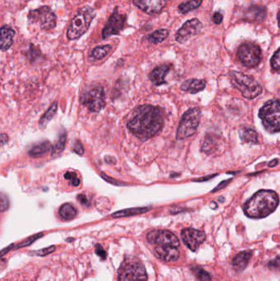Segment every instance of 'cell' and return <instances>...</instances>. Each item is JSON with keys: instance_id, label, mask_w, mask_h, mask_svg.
<instances>
[{"instance_id": "1", "label": "cell", "mask_w": 280, "mask_h": 281, "mask_svg": "<svg viewBox=\"0 0 280 281\" xmlns=\"http://www.w3.org/2000/svg\"><path fill=\"white\" fill-rule=\"evenodd\" d=\"M164 126V114L161 109L153 105H141L133 111L128 122V128L133 135L146 141L157 135Z\"/></svg>"}, {"instance_id": "2", "label": "cell", "mask_w": 280, "mask_h": 281, "mask_svg": "<svg viewBox=\"0 0 280 281\" xmlns=\"http://www.w3.org/2000/svg\"><path fill=\"white\" fill-rule=\"evenodd\" d=\"M279 203L278 196L272 190H261L244 205V212L249 218L261 219L274 212Z\"/></svg>"}, {"instance_id": "3", "label": "cell", "mask_w": 280, "mask_h": 281, "mask_svg": "<svg viewBox=\"0 0 280 281\" xmlns=\"http://www.w3.org/2000/svg\"><path fill=\"white\" fill-rule=\"evenodd\" d=\"M95 17L96 12L91 7L84 6L80 9L68 28V39L73 41L82 37L90 27V23L94 20Z\"/></svg>"}, {"instance_id": "4", "label": "cell", "mask_w": 280, "mask_h": 281, "mask_svg": "<svg viewBox=\"0 0 280 281\" xmlns=\"http://www.w3.org/2000/svg\"><path fill=\"white\" fill-rule=\"evenodd\" d=\"M118 281H147L145 266L133 256L124 258L118 272Z\"/></svg>"}, {"instance_id": "5", "label": "cell", "mask_w": 280, "mask_h": 281, "mask_svg": "<svg viewBox=\"0 0 280 281\" xmlns=\"http://www.w3.org/2000/svg\"><path fill=\"white\" fill-rule=\"evenodd\" d=\"M230 79L233 86L239 90L245 98L254 99L262 92L260 84L251 76L233 71L230 73Z\"/></svg>"}, {"instance_id": "6", "label": "cell", "mask_w": 280, "mask_h": 281, "mask_svg": "<svg viewBox=\"0 0 280 281\" xmlns=\"http://www.w3.org/2000/svg\"><path fill=\"white\" fill-rule=\"evenodd\" d=\"M259 117L269 133L280 132V101H268L259 111Z\"/></svg>"}, {"instance_id": "7", "label": "cell", "mask_w": 280, "mask_h": 281, "mask_svg": "<svg viewBox=\"0 0 280 281\" xmlns=\"http://www.w3.org/2000/svg\"><path fill=\"white\" fill-rule=\"evenodd\" d=\"M201 110L199 108H192L182 115L176 138L178 140H183L194 135L200 124Z\"/></svg>"}, {"instance_id": "8", "label": "cell", "mask_w": 280, "mask_h": 281, "mask_svg": "<svg viewBox=\"0 0 280 281\" xmlns=\"http://www.w3.org/2000/svg\"><path fill=\"white\" fill-rule=\"evenodd\" d=\"M27 17L30 23H38L41 30H50L56 26V15L48 6H42L39 9L30 10Z\"/></svg>"}, {"instance_id": "9", "label": "cell", "mask_w": 280, "mask_h": 281, "mask_svg": "<svg viewBox=\"0 0 280 281\" xmlns=\"http://www.w3.org/2000/svg\"><path fill=\"white\" fill-rule=\"evenodd\" d=\"M81 102L92 112L101 111L105 106V94L101 86H94L85 90L81 96Z\"/></svg>"}, {"instance_id": "10", "label": "cell", "mask_w": 280, "mask_h": 281, "mask_svg": "<svg viewBox=\"0 0 280 281\" xmlns=\"http://www.w3.org/2000/svg\"><path fill=\"white\" fill-rule=\"evenodd\" d=\"M237 57L242 65L248 68H255L261 60V48L251 42L242 44L237 50Z\"/></svg>"}, {"instance_id": "11", "label": "cell", "mask_w": 280, "mask_h": 281, "mask_svg": "<svg viewBox=\"0 0 280 281\" xmlns=\"http://www.w3.org/2000/svg\"><path fill=\"white\" fill-rule=\"evenodd\" d=\"M147 239L152 244L163 247H179L180 243L175 234L169 230H154L147 234Z\"/></svg>"}, {"instance_id": "12", "label": "cell", "mask_w": 280, "mask_h": 281, "mask_svg": "<svg viewBox=\"0 0 280 281\" xmlns=\"http://www.w3.org/2000/svg\"><path fill=\"white\" fill-rule=\"evenodd\" d=\"M126 21V15L120 14L116 9L111 17H109V21L105 25V28L103 29V39H107L111 36L120 34V33L123 30Z\"/></svg>"}, {"instance_id": "13", "label": "cell", "mask_w": 280, "mask_h": 281, "mask_svg": "<svg viewBox=\"0 0 280 281\" xmlns=\"http://www.w3.org/2000/svg\"><path fill=\"white\" fill-rule=\"evenodd\" d=\"M202 23L197 18H193L182 25V27L177 32L175 35L176 41L178 43L183 44L189 41L191 37L201 33Z\"/></svg>"}, {"instance_id": "14", "label": "cell", "mask_w": 280, "mask_h": 281, "mask_svg": "<svg viewBox=\"0 0 280 281\" xmlns=\"http://www.w3.org/2000/svg\"><path fill=\"white\" fill-rule=\"evenodd\" d=\"M182 238L184 243L192 251H196L200 245L205 240V234L201 230L194 229H184L182 231Z\"/></svg>"}, {"instance_id": "15", "label": "cell", "mask_w": 280, "mask_h": 281, "mask_svg": "<svg viewBox=\"0 0 280 281\" xmlns=\"http://www.w3.org/2000/svg\"><path fill=\"white\" fill-rule=\"evenodd\" d=\"M134 5L149 15L158 14L167 5V0H133Z\"/></svg>"}, {"instance_id": "16", "label": "cell", "mask_w": 280, "mask_h": 281, "mask_svg": "<svg viewBox=\"0 0 280 281\" xmlns=\"http://www.w3.org/2000/svg\"><path fill=\"white\" fill-rule=\"evenodd\" d=\"M154 252L157 258H160L163 262H175L179 258V251L178 247L157 246L154 248Z\"/></svg>"}, {"instance_id": "17", "label": "cell", "mask_w": 280, "mask_h": 281, "mask_svg": "<svg viewBox=\"0 0 280 281\" xmlns=\"http://www.w3.org/2000/svg\"><path fill=\"white\" fill-rule=\"evenodd\" d=\"M266 17V9L262 6L253 5L244 13V19L249 22H262Z\"/></svg>"}, {"instance_id": "18", "label": "cell", "mask_w": 280, "mask_h": 281, "mask_svg": "<svg viewBox=\"0 0 280 281\" xmlns=\"http://www.w3.org/2000/svg\"><path fill=\"white\" fill-rule=\"evenodd\" d=\"M0 35H1V50L2 51H7L11 48L13 44V37L15 36V30L9 26H2L0 30Z\"/></svg>"}, {"instance_id": "19", "label": "cell", "mask_w": 280, "mask_h": 281, "mask_svg": "<svg viewBox=\"0 0 280 281\" xmlns=\"http://www.w3.org/2000/svg\"><path fill=\"white\" fill-rule=\"evenodd\" d=\"M169 69H170V67L165 65H161V66L155 68L149 76V78L152 83L155 86H161L162 84L165 83V77L169 73Z\"/></svg>"}, {"instance_id": "20", "label": "cell", "mask_w": 280, "mask_h": 281, "mask_svg": "<svg viewBox=\"0 0 280 281\" xmlns=\"http://www.w3.org/2000/svg\"><path fill=\"white\" fill-rule=\"evenodd\" d=\"M205 85L206 83L204 80L189 79L186 80L182 84L181 89L186 92L196 94V93L204 90Z\"/></svg>"}, {"instance_id": "21", "label": "cell", "mask_w": 280, "mask_h": 281, "mask_svg": "<svg viewBox=\"0 0 280 281\" xmlns=\"http://www.w3.org/2000/svg\"><path fill=\"white\" fill-rule=\"evenodd\" d=\"M52 149H53L52 144L48 141H45V142L33 145L30 150H28V154L33 157H41V155L49 152Z\"/></svg>"}, {"instance_id": "22", "label": "cell", "mask_w": 280, "mask_h": 281, "mask_svg": "<svg viewBox=\"0 0 280 281\" xmlns=\"http://www.w3.org/2000/svg\"><path fill=\"white\" fill-rule=\"evenodd\" d=\"M239 137L242 142L246 143H258V134L252 128L246 127V126L240 128Z\"/></svg>"}, {"instance_id": "23", "label": "cell", "mask_w": 280, "mask_h": 281, "mask_svg": "<svg viewBox=\"0 0 280 281\" xmlns=\"http://www.w3.org/2000/svg\"><path fill=\"white\" fill-rule=\"evenodd\" d=\"M253 253L250 251H243L236 256L235 258L233 260L232 265L237 270H242L245 269Z\"/></svg>"}, {"instance_id": "24", "label": "cell", "mask_w": 280, "mask_h": 281, "mask_svg": "<svg viewBox=\"0 0 280 281\" xmlns=\"http://www.w3.org/2000/svg\"><path fill=\"white\" fill-rule=\"evenodd\" d=\"M150 210V207H135V208L125 209L113 213V218H122V217L134 216V215H141L147 212Z\"/></svg>"}, {"instance_id": "25", "label": "cell", "mask_w": 280, "mask_h": 281, "mask_svg": "<svg viewBox=\"0 0 280 281\" xmlns=\"http://www.w3.org/2000/svg\"><path fill=\"white\" fill-rule=\"evenodd\" d=\"M58 214L63 220L71 221V220H73L77 216V209L73 205L66 203V204H64L60 207Z\"/></svg>"}, {"instance_id": "26", "label": "cell", "mask_w": 280, "mask_h": 281, "mask_svg": "<svg viewBox=\"0 0 280 281\" xmlns=\"http://www.w3.org/2000/svg\"><path fill=\"white\" fill-rule=\"evenodd\" d=\"M57 110H58V103L54 102L50 105L49 110L45 112L40 119L39 125L41 126V128L44 129V128L47 126L48 123L51 121L52 118H54V116L55 115Z\"/></svg>"}, {"instance_id": "27", "label": "cell", "mask_w": 280, "mask_h": 281, "mask_svg": "<svg viewBox=\"0 0 280 281\" xmlns=\"http://www.w3.org/2000/svg\"><path fill=\"white\" fill-rule=\"evenodd\" d=\"M203 0H188L186 2L182 3L178 6V11L182 14H186L189 12L198 9L201 6Z\"/></svg>"}, {"instance_id": "28", "label": "cell", "mask_w": 280, "mask_h": 281, "mask_svg": "<svg viewBox=\"0 0 280 281\" xmlns=\"http://www.w3.org/2000/svg\"><path fill=\"white\" fill-rule=\"evenodd\" d=\"M169 36V30L167 29H160L152 33L148 37V41L154 45L162 43Z\"/></svg>"}, {"instance_id": "29", "label": "cell", "mask_w": 280, "mask_h": 281, "mask_svg": "<svg viewBox=\"0 0 280 281\" xmlns=\"http://www.w3.org/2000/svg\"><path fill=\"white\" fill-rule=\"evenodd\" d=\"M111 45H106L97 46V47L95 48L94 50H92L90 56L96 60H100V59H102V58L106 57L109 54V52L111 51Z\"/></svg>"}, {"instance_id": "30", "label": "cell", "mask_w": 280, "mask_h": 281, "mask_svg": "<svg viewBox=\"0 0 280 281\" xmlns=\"http://www.w3.org/2000/svg\"><path fill=\"white\" fill-rule=\"evenodd\" d=\"M67 134L66 132H61L58 135V139L56 142L55 146L53 148V151H52V154H59L62 152L63 150H65V144H66Z\"/></svg>"}, {"instance_id": "31", "label": "cell", "mask_w": 280, "mask_h": 281, "mask_svg": "<svg viewBox=\"0 0 280 281\" xmlns=\"http://www.w3.org/2000/svg\"><path fill=\"white\" fill-rule=\"evenodd\" d=\"M193 272L201 281H211L210 274L202 268H193Z\"/></svg>"}, {"instance_id": "32", "label": "cell", "mask_w": 280, "mask_h": 281, "mask_svg": "<svg viewBox=\"0 0 280 281\" xmlns=\"http://www.w3.org/2000/svg\"><path fill=\"white\" fill-rule=\"evenodd\" d=\"M65 178L70 182L71 184L74 186V187H77L80 185V179L77 177V174L74 172H67L65 174Z\"/></svg>"}, {"instance_id": "33", "label": "cell", "mask_w": 280, "mask_h": 281, "mask_svg": "<svg viewBox=\"0 0 280 281\" xmlns=\"http://www.w3.org/2000/svg\"><path fill=\"white\" fill-rule=\"evenodd\" d=\"M272 69H274V71H279L280 70V48L277 51L274 53V55L272 57L271 60Z\"/></svg>"}, {"instance_id": "34", "label": "cell", "mask_w": 280, "mask_h": 281, "mask_svg": "<svg viewBox=\"0 0 280 281\" xmlns=\"http://www.w3.org/2000/svg\"><path fill=\"white\" fill-rule=\"evenodd\" d=\"M0 207H1L2 212L8 210L9 207V198L4 193H1V197H0Z\"/></svg>"}, {"instance_id": "35", "label": "cell", "mask_w": 280, "mask_h": 281, "mask_svg": "<svg viewBox=\"0 0 280 281\" xmlns=\"http://www.w3.org/2000/svg\"><path fill=\"white\" fill-rule=\"evenodd\" d=\"M96 253H97V255H98L100 258H101V259H106L107 254H106V252L105 251V249L103 248L101 245H97V247H96Z\"/></svg>"}, {"instance_id": "36", "label": "cell", "mask_w": 280, "mask_h": 281, "mask_svg": "<svg viewBox=\"0 0 280 281\" xmlns=\"http://www.w3.org/2000/svg\"><path fill=\"white\" fill-rule=\"evenodd\" d=\"M73 150H74L77 154H80V155H82V154H84L83 146L81 145L80 141H76L75 144H74V146H73Z\"/></svg>"}, {"instance_id": "37", "label": "cell", "mask_w": 280, "mask_h": 281, "mask_svg": "<svg viewBox=\"0 0 280 281\" xmlns=\"http://www.w3.org/2000/svg\"><path fill=\"white\" fill-rule=\"evenodd\" d=\"M269 266L270 268L280 269V257L276 258L273 261H270L269 263Z\"/></svg>"}, {"instance_id": "38", "label": "cell", "mask_w": 280, "mask_h": 281, "mask_svg": "<svg viewBox=\"0 0 280 281\" xmlns=\"http://www.w3.org/2000/svg\"><path fill=\"white\" fill-rule=\"evenodd\" d=\"M212 20L215 24H221L223 21L222 13H220V12H216L212 17Z\"/></svg>"}, {"instance_id": "39", "label": "cell", "mask_w": 280, "mask_h": 281, "mask_svg": "<svg viewBox=\"0 0 280 281\" xmlns=\"http://www.w3.org/2000/svg\"><path fill=\"white\" fill-rule=\"evenodd\" d=\"M77 200H78V202H81V204L85 205V206H89L90 205L89 200L86 198V195H84V194H79V195L77 196Z\"/></svg>"}, {"instance_id": "40", "label": "cell", "mask_w": 280, "mask_h": 281, "mask_svg": "<svg viewBox=\"0 0 280 281\" xmlns=\"http://www.w3.org/2000/svg\"><path fill=\"white\" fill-rule=\"evenodd\" d=\"M54 250H55V247H48V248L43 249L42 251L37 252V254H38V255L45 256L51 254Z\"/></svg>"}, {"instance_id": "41", "label": "cell", "mask_w": 280, "mask_h": 281, "mask_svg": "<svg viewBox=\"0 0 280 281\" xmlns=\"http://www.w3.org/2000/svg\"><path fill=\"white\" fill-rule=\"evenodd\" d=\"M0 139H1V145H2V146H5V144L9 141V137H8L6 133H2Z\"/></svg>"}, {"instance_id": "42", "label": "cell", "mask_w": 280, "mask_h": 281, "mask_svg": "<svg viewBox=\"0 0 280 281\" xmlns=\"http://www.w3.org/2000/svg\"><path fill=\"white\" fill-rule=\"evenodd\" d=\"M230 181H231V179H229V180L225 181V182H221V184H219L218 187L216 188V189H214V191L213 192L217 191V190H219V189H224V188H225L226 185L229 184V182H230Z\"/></svg>"}, {"instance_id": "43", "label": "cell", "mask_w": 280, "mask_h": 281, "mask_svg": "<svg viewBox=\"0 0 280 281\" xmlns=\"http://www.w3.org/2000/svg\"><path fill=\"white\" fill-rule=\"evenodd\" d=\"M278 163V160H274V161H272L271 162H269V167H274V166H277Z\"/></svg>"}, {"instance_id": "44", "label": "cell", "mask_w": 280, "mask_h": 281, "mask_svg": "<svg viewBox=\"0 0 280 281\" xmlns=\"http://www.w3.org/2000/svg\"><path fill=\"white\" fill-rule=\"evenodd\" d=\"M277 19H278V27L280 28V11L278 12V15H277Z\"/></svg>"}]
</instances>
